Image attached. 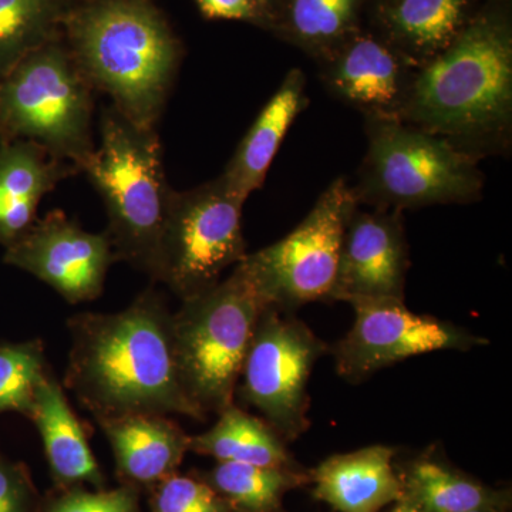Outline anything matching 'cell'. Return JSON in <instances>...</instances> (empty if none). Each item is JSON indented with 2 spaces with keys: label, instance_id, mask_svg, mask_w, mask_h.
Returning a JSON list of instances; mask_svg holds the SVG:
<instances>
[{
  "label": "cell",
  "instance_id": "obj_1",
  "mask_svg": "<svg viewBox=\"0 0 512 512\" xmlns=\"http://www.w3.org/2000/svg\"><path fill=\"white\" fill-rule=\"evenodd\" d=\"M67 328L64 386L97 421L140 413L207 417L181 382L163 293L147 289L116 313H77Z\"/></svg>",
  "mask_w": 512,
  "mask_h": 512
},
{
  "label": "cell",
  "instance_id": "obj_2",
  "mask_svg": "<svg viewBox=\"0 0 512 512\" xmlns=\"http://www.w3.org/2000/svg\"><path fill=\"white\" fill-rule=\"evenodd\" d=\"M400 120L474 161L512 146V30L500 6L481 10L439 56L419 67Z\"/></svg>",
  "mask_w": 512,
  "mask_h": 512
},
{
  "label": "cell",
  "instance_id": "obj_3",
  "mask_svg": "<svg viewBox=\"0 0 512 512\" xmlns=\"http://www.w3.org/2000/svg\"><path fill=\"white\" fill-rule=\"evenodd\" d=\"M73 59L94 92L137 126L156 128L180 46L147 0H84L63 20Z\"/></svg>",
  "mask_w": 512,
  "mask_h": 512
},
{
  "label": "cell",
  "instance_id": "obj_4",
  "mask_svg": "<svg viewBox=\"0 0 512 512\" xmlns=\"http://www.w3.org/2000/svg\"><path fill=\"white\" fill-rule=\"evenodd\" d=\"M103 200L117 261L153 276L158 242L173 188L165 177L164 151L156 128L137 126L113 106L100 119V144L84 164Z\"/></svg>",
  "mask_w": 512,
  "mask_h": 512
},
{
  "label": "cell",
  "instance_id": "obj_5",
  "mask_svg": "<svg viewBox=\"0 0 512 512\" xmlns=\"http://www.w3.org/2000/svg\"><path fill=\"white\" fill-rule=\"evenodd\" d=\"M365 131L366 154L350 184L357 205L403 212L483 198L477 161L444 138L399 119H365Z\"/></svg>",
  "mask_w": 512,
  "mask_h": 512
},
{
  "label": "cell",
  "instance_id": "obj_6",
  "mask_svg": "<svg viewBox=\"0 0 512 512\" xmlns=\"http://www.w3.org/2000/svg\"><path fill=\"white\" fill-rule=\"evenodd\" d=\"M181 302L173 313L181 382L198 409L220 414L234 404L256 323L271 305L241 262L217 285Z\"/></svg>",
  "mask_w": 512,
  "mask_h": 512
},
{
  "label": "cell",
  "instance_id": "obj_7",
  "mask_svg": "<svg viewBox=\"0 0 512 512\" xmlns=\"http://www.w3.org/2000/svg\"><path fill=\"white\" fill-rule=\"evenodd\" d=\"M94 90L59 39L0 80V140L32 141L82 173L92 157Z\"/></svg>",
  "mask_w": 512,
  "mask_h": 512
},
{
  "label": "cell",
  "instance_id": "obj_8",
  "mask_svg": "<svg viewBox=\"0 0 512 512\" xmlns=\"http://www.w3.org/2000/svg\"><path fill=\"white\" fill-rule=\"evenodd\" d=\"M245 198L221 177L171 192L151 279L185 301L208 291L247 256Z\"/></svg>",
  "mask_w": 512,
  "mask_h": 512
},
{
  "label": "cell",
  "instance_id": "obj_9",
  "mask_svg": "<svg viewBox=\"0 0 512 512\" xmlns=\"http://www.w3.org/2000/svg\"><path fill=\"white\" fill-rule=\"evenodd\" d=\"M356 207L348 181L336 178L298 227L242 259L269 305L293 313L308 303L332 302L346 222Z\"/></svg>",
  "mask_w": 512,
  "mask_h": 512
},
{
  "label": "cell",
  "instance_id": "obj_10",
  "mask_svg": "<svg viewBox=\"0 0 512 512\" xmlns=\"http://www.w3.org/2000/svg\"><path fill=\"white\" fill-rule=\"evenodd\" d=\"M328 346L291 312L269 306L252 336L237 390L285 441L309 427L308 383Z\"/></svg>",
  "mask_w": 512,
  "mask_h": 512
},
{
  "label": "cell",
  "instance_id": "obj_11",
  "mask_svg": "<svg viewBox=\"0 0 512 512\" xmlns=\"http://www.w3.org/2000/svg\"><path fill=\"white\" fill-rule=\"evenodd\" d=\"M352 306V329L333 349L336 370L349 382H363L410 357L440 350L468 352L487 345L470 330L410 311L404 301H362Z\"/></svg>",
  "mask_w": 512,
  "mask_h": 512
},
{
  "label": "cell",
  "instance_id": "obj_12",
  "mask_svg": "<svg viewBox=\"0 0 512 512\" xmlns=\"http://www.w3.org/2000/svg\"><path fill=\"white\" fill-rule=\"evenodd\" d=\"M5 249V264L45 282L69 303L99 298L110 265L117 262L104 232L86 231L60 210L37 218Z\"/></svg>",
  "mask_w": 512,
  "mask_h": 512
},
{
  "label": "cell",
  "instance_id": "obj_13",
  "mask_svg": "<svg viewBox=\"0 0 512 512\" xmlns=\"http://www.w3.org/2000/svg\"><path fill=\"white\" fill-rule=\"evenodd\" d=\"M318 64L326 92L365 119L400 120L419 69L382 35L360 29Z\"/></svg>",
  "mask_w": 512,
  "mask_h": 512
},
{
  "label": "cell",
  "instance_id": "obj_14",
  "mask_svg": "<svg viewBox=\"0 0 512 512\" xmlns=\"http://www.w3.org/2000/svg\"><path fill=\"white\" fill-rule=\"evenodd\" d=\"M409 266L403 212L357 205L346 222L332 302L404 301Z\"/></svg>",
  "mask_w": 512,
  "mask_h": 512
},
{
  "label": "cell",
  "instance_id": "obj_15",
  "mask_svg": "<svg viewBox=\"0 0 512 512\" xmlns=\"http://www.w3.org/2000/svg\"><path fill=\"white\" fill-rule=\"evenodd\" d=\"M116 458L121 483L154 488L177 474L190 436L164 414H126L99 420Z\"/></svg>",
  "mask_w": 512,
  "mask_h": 512
},
{
  "label": "cell",
  "instance_id": "obj_16",
  "mask_svg": "<svg viewBox=\"0 0 512 512\" xmlns=\"http://www.w3.org/2000/svg\"><path fill=\"white\" fill-rule=\"evenodd\" d=\"M80 173L32 141L0 140V245L9 247L37 220L45 195Z\"/></svg>",
  "mask_w": 512,
  "mask_h": 512
},
{
  "label": "cell",
  "instance_id": "obj_17",
  "mask_svg": "<svg viewBox=\"0 0 512 512\" xmlns=\"http://www.w3.org/2000/svg\"><path fill=\"white\" fill-rule=\"evenodd\" d=\"M394 450L370 446L326 458L312 471L313 495L338 512H380L404 493Z\"/></svg>",
  "mask_w": 512,
  "mask_h": 512
},
{
  "label": "cell",
  "instance_id": "obj_18",
  "mask_svg": "<svg viewBox=\"0 0 512 512\" xmlns=\"http://www.w3.org/2000/svg\"><path fill=\"white\" fill-rule=\"evenodd\" d=\"M30 420L42 436L57 490L82 487L83 484L103 490L104 476L86 433L67 402L62 383L50 367L37 386Z\"/></svg>",
  "mask_w": 512,
  "mask_h": 512
},
{
  "label": "cell",
  "instance_id": "obj_19",
  "mask_svg": "<svg viewBox=\"0 0 512 512\" xmlns=\"http://www.w3.org/2000/svg\"><path fill=\"white\" fill-rule=\"evenodd\" d=\"M478 0H386L382 36L416 67L447 49L480 15Z\"/></svg>",
  "mask_w": 512,
  "mask_h": 512
},
{
  "label": "cell",
  "instance_id": "obj_20",
  "mask_svg": "<svg viewBox=\"0 0 512 512\" xmlns=\"http://www.w3.org/2000/svg\"><path fill=\"white\" fill-rule=\"evenodd\" d=\"M308 106L306 76L293 69L274 96L259 111L254 124L238 144L224 173L220 175L232 191L248 200L265 183L282 141L299 114Z\"/></svg>",
  "mask_w": 512,
  "mask_h": 512
},
{
  "label": "cell",
  "instance_id": "obj_21",
  "mask_svg": "<svg viewBox=\"0 0 512 512\" xmlns=\"http://www.w3.org/2000/svg\"><path fill=\"white\" fill-rule=\"evenodd\" d=\"M190 451L215 458L218 463L251 464L259 467H298L285 440L268 423L235 404L220 413V419L205 433L190 436Z\"/></svg>",
  "mask_w": 512,
  "mask_h": 512
},
{
  "label": "cell",
  "instance_id": "obj_22",
  "mask_svg": "<svg viewBox=\"0 0 512 512\" xmlns=\"http://www.w3.org/2000/svg\"><path fill=\"white\" fill-rule=\"evenodd\" d=\"M400 477L404 494L409 495L419 512H507L510 505L505 491L478 483L436 457L416 458Z\"/></svg>",
  "mask_w": 512,
  "mask_h": 512
},
{
  "label": "cell",
  "instance_id": "obj_23",
  "mask_svg": "<svg viewBox=\"0 0 512 512\" xmlns=\"http://www.w3.org/2000/svg\"><path fill=\"white\" fill-rule=\"evenodd\" d=\"M202 480L210 484L234 512H281L286 493L311 483V476L299 467L218 463Z\"/></svg>",
  "mask_w": 512,
  "mask_h": 512
},
{
  "label": "cell",
  "instance_id": "obj_24",
  "mask_svg": "<svg viewBox=\"0 0 512 512\" xmlns=\"http://www.w3.org/2000/svg\"><path fill=\"white\" fill-rule=\"evenodd\" d=\"M363 0H285L282 30L316 62L359 30Z\"/></svg>",
  "mask_w": 512,
  "mask_h": 512
},
{
  "label": "cell",
  "instance_id": "obj_25",
  "mask_svg": "<svg viewBox=\"0 0 512 512\" xmlns=\"http://www.w3.org/2000/svg\"><path fill=\"white\" fill-rule=\"evenodd\" d=\"M60 0H0V80L26 56L45 46L63 25Z\"/></svg>",
  "mask_w": 512,
  "mask_h": 512
},
{
  "label": "cell",
  "instance_id": "obj_26",
  "mask_svg": "<svg viewBox=\"0 0 512 512\" xmlns=\"http://www.w3.org/2000/svg\"><path fill=\"white\" fill-rule=\"evenodd\" d=\"M49 367L40 340L0 345V413L30 419L37 386Z\"/></svg>",
  "mask_w": 512,
  "mask_h": 512
},
{
  "label": "cell",
  "instance_id": "obj_27",
  "mask_svg": "<svg viewBox=\"0 0 512 512\" xmlns=\"http://www.w3.org/2000/svg\"><path fill=\"white\" fill-rule=\"evenodd\" d=\"M151 490V512H234L227 501L200 478L174 474Z\"/></svg>",
  "mask_w": 512,
  "mask_h": 512
},
{
  "label": "cell",
  "instance_id": "obj_28",
  "mask_svg": "<svg viewBox=\"0 0 512 512\" xmlns=\"http://www.w3.org/2000/svg\"><path fill=\"white\" fill-rule=\"evenodd\" d=\"M39 512H140V490L127 484L96 493L82 487L67 488L40 505Z\"/></svg>",
  "mask_w": 512,
  "mask_h": 512
},
{
  "label": "cell",
  "instance_id": "obj_29",
  "mask_svg": "<svg viewBox=\"0 0 512 512\" xmlns=\"http://www.w3.org/2000/svg\"><path fill=\"white\" fill-rule=\"evenodd\" d=\"M35 485L23 464L0 457V512H39Z\"/></svg>",
  "mask_w": 512,
  "mask_h": 512
},
{
  "label": "cell",
  "instance_id": "obj_30",
  "mask_svg": "<svg viewBox=\"0 0 512 512\" xmlns=\"http://www.w3.org/2000/svg\"><path fill=\"white\" fill-rule=\"evenodd\" d=\"M195 2L201 12L210 19L272 22L271 15L259 0H195Z\"/></svg>",
  "mask_w": 512,
  "mask_h": 512
},
{
  "label": "cell",
  "instance_id": "obj_31",
  "mask_svg": "<svg viewBox=\"0 0 512 512\" xmlns=\"http://www.w3.org/2000/svg\"><path fill=\"white\" fill-rule=\"evenodd\" d=\"M390 512H419V510H417L416 504L410 500L409 495L403 493L402 498L394 503L393 510Z\"/></svg>",
  "mask_w": 512,
  "mask_h": 512
},
{
  "label": "cell",
  "instance_id": "obj_32",
  "mask_svg": "<svg viewBox=\"0 0 512 512\" xmlns=\"http://www.w3.org/2000/svg\"><path fill=\"white\" fill-rule=\"evenodd\" d=\"M259 2H261V5L264 6L266 10H268L269 15H271L272 22H274L276 12H278L279 0H259Z\"/></svg>",
  "mask_w": 512,
  "mask_h": 512
},
{
  "label": "cell",
  "instance_id": "obj_33",
  "mask_svg": "<svg viewBox=\"0 0 512 512\" xmlns=\"http://www.w3.org/2000/svg\"><path fill=\"white\" fill-rule=\"evenodd\" d=\"M471 512H500V511H493V510H477V511H471Z\"/></svg>",
  "mask_w": 512,
  "mask_h": 512
}]
</instances>
